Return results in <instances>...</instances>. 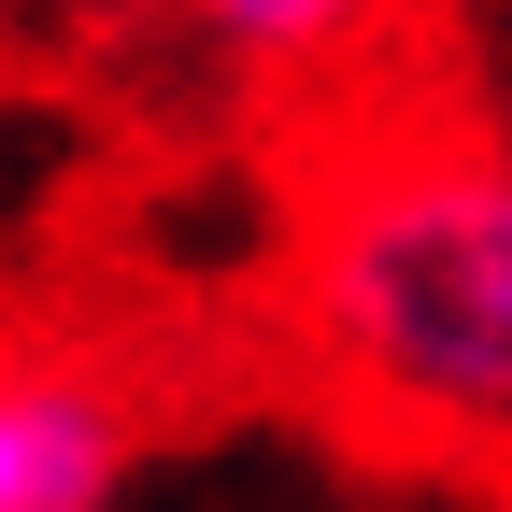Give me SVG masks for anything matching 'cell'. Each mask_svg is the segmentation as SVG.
I'll return each instance as SVG.
<instances>
[{
    "label": "cell",
    "instance_id": "obj_1",
    "mask_svg": "<svg viewBox=\"0 0 512 512\" xmlns=\"http://www.w3.org/2000/svg\"><path fill=\"white\" fill-rule=\"evenodd\" d=\"M313 342L413 441H512V157L413 143L313 228Z\"/></svg>",
    "mask_w": 512,
    "mask_h": 512
},
{
    "label": "cell",
    "instance_id": "obj_2",
    "mask_svg": "<svg viewBox=\"0 0 512 512\" xmlns=\"http://www.w3.org/2000/svg\"><path fill=\"white\" fill-rule=\"evenodd\" d=\"M114 470H128L114 384L43 370V356H0V512H100Z\"/></svg>",
    "mask_w": 512,
    "mask_h": 512
},
{
    "label": "cell",
    "instance_id": "obj_3",
    "mask_svg": "<svg viewBox=\"0 0 512 512\" xmlns=\"http://www.w3.org/2000/svg\"><path fill=\"white\" fill-rule=\"evenodd\" d=\"M200 15H214L242 57H313V43H342L370 0H200Z\"/></svg>",
    "mask_w": 512,
    "mask_h": 512
}]
</instances>
